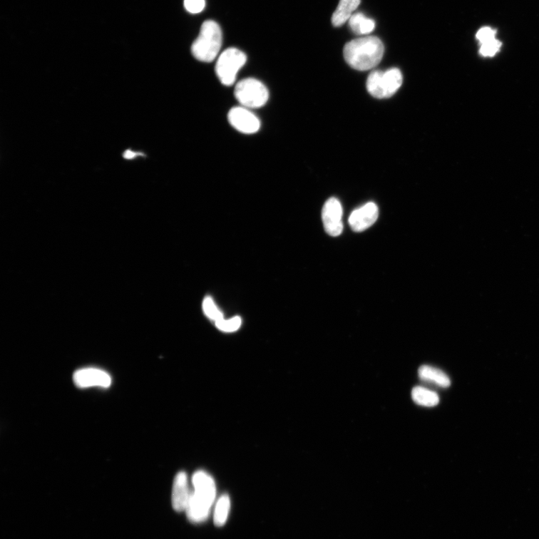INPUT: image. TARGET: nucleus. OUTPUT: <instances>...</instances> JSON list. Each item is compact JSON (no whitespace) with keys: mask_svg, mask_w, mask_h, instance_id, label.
Masks as SVG:
<instances>
[{"mask_svg":"<svg viewBox=\"0 0 539 539\" xmlns=\"http://www.w3.org/2000/svg\"><path fill=\"white\" fill-rule=\"evenodd\" d=\"M343 53L344 59L351 68L364 71L381 63L384 46L381 40L376 36L362 37L347 43Z\"/></svg>","mask_w":539,"mask_h":539,"instance_id":"nucleus-1","label":"nucleus"},{"mask_svg":"<svg viewBox=\"0 0 539 539\" xmlns=\"http://www.w3.org/2000/svg\"><path fill=\"white\" fill-rule=\"evenodd\" d=\"M194 491L187 508L188 519L192 523L207 520L216 498L214 478L205 471H197L192 476Z\"/></svg>","mask_w":539,"mask_h":539,"instance_id":"nucleus-2","label":"nucleus"},{"mask_svg":"<svg viewBox=\"0 0 539 539\" xmlns=\"http://www.w3.org/2000/svg\"><path fill=\"white\" fill-rule=\"evenodd\" d=\"M222 41L220 26L214 21H206L202 25L199 36L192 45V53L199 61L212 63L220 53Z\"/></svg>","mask_w":539,"mask_h":539,"instance_id":"nucleus-3","label":"nucleus"},{"mask_svg":"<svg viewBox=\"0 0 539 539\" xmlns=\"http://www.w3.org/2000/svg\"><path fill=\"white\" fill-rule=\"evenodd\" d=\"M403 83L401 71L394 68L385 71H374L369 75L366 88L369 94L376 98L392 97Z\"/></svg>","mask_w":539,"mask_h":539,"instance_id":"nucleus-4","label":"nucleus"},{"mask_svg":"<svg viewBox=\"0 0 539 539\" xmlns=\"http://www.w3.org/2000/svg\"><path fill=\"white\" fill-rule=\"evenodd\" d=\"M235 96L242 107L250 110L265 106L269 98L267 87L254 78L240 81L235 86Z\"/></svg>","mask_w":539,"mask_h":539,"instance_id":"nucleus-5","label":"nucleus"},{"mask_svg":"<svg viewBox=\"0 0 539 539\" xmlns=\"http://www.w3.org/2000/svg\"><path fill=\"white\" fill-rule=\"evenodd\" d=\"M247 63L246 54L237 48L223 51L217 59L216 73L218 79L225 86H232L237 75Z\"/></svg>","mask_w":539,"mask_h":539,"instance_id":"nucleus-6","label":"nucleus"},{"mask_svg":"<svg viewBox=\"0 0 539 539\" xmlns=\"http://www.w3.org/2000/svg\"><path fill=\"white\" fill-rule=\"evenodd\" d=\"M230 125L237 131L253 134L261 128L260 118L250 109L242 106L233 108L228 114Z\"/></svg>","mask_w":539,"mask_h":539,"instance_id":"nucleus-7","label":"nucleus"},{"mask_svg":"<svg viewBox=\"0 0 539 539\" xmlns=\"http://www.w3.org/2000/svg\"><path fill=\"white\" fill-rule=\"evenodd\" d=\"M343 210L337 198L329 199L322 209V220L326 232L332 237L339 236L343 231Z\"/></svg>","mask_w":539,"mask_h":539,"instance_id":"nucleus-8","label":"nucleus"},{"mask_svg":"<svg viewBox=\"0 0 539 539\" xmlns=\"http://www.w3.org/2000/svg\"><path fill=\"white\" fill-rule=\"evenodd\" d=\"M73 380L75 385L80 388L92 386L108 388L112 383L108 373L96 368H86L75 371Z\"/></svg>","mask_w":539,"mask_h":539,"instance_id":"nucleus-9","label":"nucleus"},{"mask_svg":"<svg viewBox=\"0 0 539 539\" xmlns=\"http://www.w3.org/2000/svg\"><path fill=\"white\" fill-rule=\"evenodd\" d=\"M379 207L374 202H368L351 214L349 224L355 232H362L369 229L379 218Z\"/></svg>","mask_w":539,"mask_h":539,"instance_id":"nucleus-10","label":"nucleus"},{"mask_svg":"<svg viewBox=\"0 0 539 539\" xmlns=\"http://www.w3.org/2000/svg\"><path fill=\"white\" fill-rule=\"evenodd\" d=\"M190 496L188 475L185 472H179L174 479L172 496L173 506L176 512L187 510Z\"/></svg>","mask_w":539,"mask_h":539,"instance_id":"nucleus-11","label":"nucleus"},{"mask_svg":"<svg viewBox=\"0 0 539 539\" xmlns=\"http://www.w3.org/2000/svg\"><path fill=\"white\" fill-rule=\"evenodd\" d=\"M361 0H340L339 4L332 16V24L339 27L350 20L353 12L361 4Z\"/></svg>","mask_w":539,"mask_h":539,"instance_id":"nucleus-12","label":"nucleus"},{"mask_svg":"<svg viewBox=\"0 0 539 539\" xmlns=\"http://www.w3.org/2000/svg\"><path fill=\"white\" fill-rule=\"evenodd\" d=\"M419 377L423 381L436 384L442 388L451 386V380L441 370L430 366H422L419 369Z\"/></svg>","mask_w":539,"mask_h":539,"instance_id":"nucleus-13","label":"nucleus"},{"mask_svg":"<svg viewBox=\"0 0 539 539\" xmlns=\"http://www.w3.org/2000/svg\"><path fill=\"white\" fill-rule=\"evenodd\" d=\"M349 26L356 35L366 36L370 34L376 28V23L366 18L363 13H356L349 20Z\"/></svg>","mask_w":539,"mask_h":539,"instance_id":"nucleus-14","label":"nucleus"},{"mask_svg":"<svg viewBox=\"0 0 539 539\" xmlns=\"http://www.w3.org/2000/svg\"><path fill=\"white\" fill-rule=\"evenodd\" d=\"M412 399L419 406L423 407H434L439 403L438 395L423 386H416L412 391Z\"/></svg>","mask_w":539,"mask_h":539,"instance_id":"nucleus-15","label":"nucleus"},{"mask_svg":"<svg viewBox=\"0 0 539 539\" xmlns=\"http://www.w3.org/2000/svg\"><path fill=\"white\" fill-rule=\"evenodd\" d=\"M231 507L230 498L227 494L222 496L217 501L214 522L216 526L222 527L226 523Z\"/></svg>","mask_w":539,"mask_h":539,"instance_id":"nucleus-16","label":"nucleus"},{"mask_svg":"<svg viewBox=\"0 0 539 539\" xmlns=\"http://www.w3.org/2000/svg\"><path fill=\"white\" fill-rule=\"evenodd\" d=\"M202 309L205 316L215 323L224 319L223 314L215 303L212 297H206L202 303Z\"/></svg>","mask_w":539,"mask_h":539,"instance_id":"nucleus-17","label":"nucleus"},{"mask_svg":"<svg viewBox=\"0 0 539 539\" xmlns=\"http://www.w3.org/2000/svg\"><path fill=\"white\" fill-rule=\"evenodd\" d=\"M242 324V320L241 317H238L232 318L228 320L222 319L215 323L216 327L220 329V331L226 333H232L237 332V329L241 327Z\"/></svg>","mask_w":539,"mask_h":539,"instance_id":"nucleus-18","label":"nucleus"},{"mask_svg":"<svg viewBox=\"0 0 539 539\" xmlns=\"http://www.w3.org/2000/svg\"><path fill=\"white\" fill-rule=\"evenodd\" d=\"M501 47V43L496 38L483 43L481 49V53L485 56L496 55Z\"/></svg>","mask_w":539,"mask_h":539,"instance_id":"nucleus-19","label":"nucleus"},{"mask_svg":"<svg viewBox=\"0 0 539 539\" xmlns=\"http://www.w3.org/2000/svg\"><path fill=\"white\" fill-rule=\"evenodd\" d=\"M205 6V0H185L186 10L192 14L200 13Z\"/></svg>","mask_w":539,"mask_h":539,"instance_id":"nucleus-20","label":"nucleus"},{"mask_svg":"<svg viewBox=\"0 0 539 539\" xmlns=\"http://www.w3.org/2000/svg\"><path fill=\"white\" fill-rule=\"evenodd\" d=\"M496 31L489 27H485L479 30L476 35L477 39L481 43H486L496 38Z\"/></svg>","mask_w":539,"mask_h":539,"instance_id":"nucleus-21","label":"nucleus"}]
</instances>
